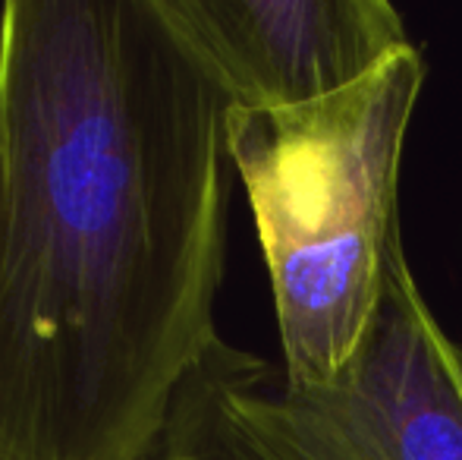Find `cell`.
<instances>
[{
	"label": "cell",
	"mask_w": 462,
	"mask_h": 460,
	"mask_svg": "<svg viewBox=\"0 0 462 460\" xmlns=\"http://www.w3.org/2000/svg\"><path fill=\"white\" fill-rule=\"evenodd\" d=\"M236 111H286L362 82L409 48L387 0H161Z\"/></svg>",
	"instance_id": "cell-4"
},
{
	"label": "cell",
	"mask_w": 462,
	"mask_h": 460,
	"mask_svg": "<svg viewBox=\"0 0 462 460\" xmlns=\"http://www.w3.org/2000/svg\"><path fill=\"white\" fill-rule=\"evenodd\" d=\"M148 460H462V347L402 256L334 381L292 385L280 362L217 338Z\"/></svg>",
	"instance_id": "cell-3"
},
{
	"label": "cell",
	"mask_w": 462,
	"mask_h": 460,
	"mask_svg": "<svg viewBox=\"0 0 462 460\" xmlns=\"http://www.w3.org/2000/svg\"><path fill=\"white\" fill-rule=\"evenodd\" d=\"M425 80V54L409 44L321 101L226 114L292 385L334 381L353 362L406 256L400 167Z\"/></svg>",
	"instance_id": "cell-2"
},
{
	"label": "cell",
	"mask_w": 462,
	"mask_h": 460,
	"mask_svg": "<svg viewBox=\"0 0 462 460\" xmlns=\"http://www.w3.org/2000/svg\"><path fill=\"white\" fill-rule=\"evenodd\" d=\"M226 101L161 0L0 6V460H148L220 338Z\"/></svg>",
	"instance_id": "cell-1"
}]
</instances>
